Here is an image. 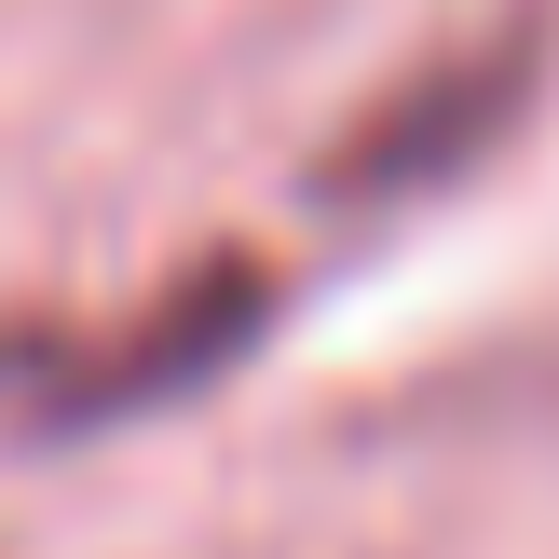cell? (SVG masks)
<instances>
[{
	"label": "cell",
	"instance_id": "1",
	"mask_svg": "<svg viewBox=\"0 0 559 559\" xmlns=\"http://www.w3.org/2000/svg\"><path fill=\"white\" fill-rule=\"evenodd\" d=\"M260 314H273L260 260H205V273H178L136 328H109L96 355H69V369L41 382V409H55V424H123V409H164V396H191L205 369H233V355L260 342Z\"/></svg>",
	"mask_w": 559,
	"mask_h": 559
}]
</instances>
